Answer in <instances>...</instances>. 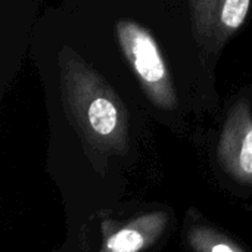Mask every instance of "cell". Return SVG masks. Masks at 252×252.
I'll use <instances>...</instances> for the list:
<instances>
[{
	"mask_svg": "<svg viewBox=\"0 0 252 252\" xmlns=\"http://www.w3.org/2000/svg\"><path fill=\"white\" fill-rule=\"evenodd\" d=\"M61 86L65 109L84 145L106 157L124 154L128 118L106 81L75 53H68L61 62Z\"/></svg>",
	"mask_w": 252,
	"mask_h": 252,
	"instance_id": "cell-1",
	"label": "cell"
},
{
	"mask_svg": "<svg viewBox=\"0 0 252 252\" xmlns=\"http://www.w3.org/2000/svg\"><path fill=\"white\" fill-rule=\"evenodd\" d=\"M115 32L121 52L149 100L159 109L174 111L177 94L155 37L133 19H118Z\"/></svg>",
	"mask_w": 252,
	"mask_h": 252,
	"instance_id": "cell-2",
	"label": "cell"
},
{
	"mask_svg": "<svg viewBox=\"0 0 252 252\" xmlns=\"http://www.w3.org/2000/svg\"><path fill=\"white\" fill-rule=\"evenodd\" d=\"M195 35L211 53L219 52L245 22L251 0H189Z\"/></svg>",
	"mask_w": 252,
	"mask_h": 252,
	"instance_id": "cell-3",
	"label": "cell"
},
{
	"mask_svg": "<svg viewBox=\"0 0 252 252\" xmlns=\"http://www.w3.org/2000/svg\"><path fill=\"white\" fill-rule=\"evenodd\" d=\"M217 154L223 170L233 180L252 185V112L245 99L232 106L220 134Z\"/></svg>",
	"mask_w": 252,
	"mask_h": 252,
	"instance_id": "cell-4",
	"label": "cell"
},
{
	"mask_svg": "<svg viewBox=\"0 0 252 252\" xmlns=\"http://www.w3.org/2000/svg\"><path fill=\"white\" fill-rule=\"evenodd\" d=\"M168 214L154 211L126 223L103 221L102 245L97 252H143L151 248L165 232Z\"/></svg>",
	"mask_w": 252,
	"mask_h": 252,
	"instance_id": "cell-5",
	"label": "cell"
},
{
	"mask_svg": "<svg viewBox=\"0 0 252 252\" xmlns=\"http://www.w3.org/2000/svg\"><path fill=\"white\" fill-rule=\"evenodd\" d=\"M188 241L195 252H245L236 242L207 226L190 227Z\"/></svg>",
	"mask_w": 252,
	"mask_h": 252,
	"instance_id": "cell-6",
	"label": "cell"
}]
</instances>
